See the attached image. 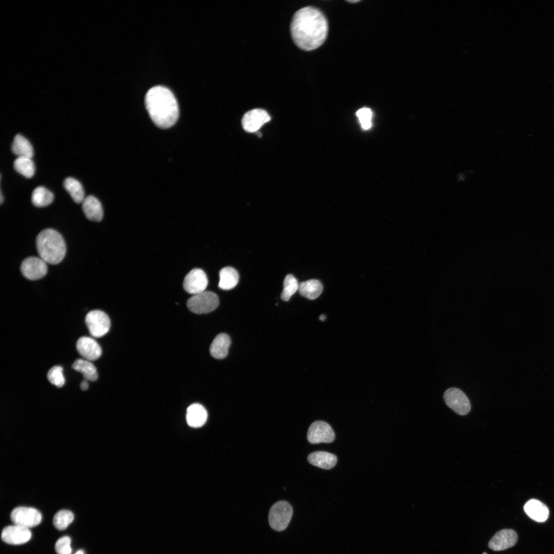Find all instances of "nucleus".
Here are the masks:
<instances>
[{"label":"nucleus","mask_w":554,"mask_h":554,"mask_svg":"<svg viewBox=\"0 0 554 554\" xmlns=\"http://www.w3.org/2000/svg\"><path fill=\"white\" fill-rule=\"evenodd\" d=\"M328 31L327 19L323 13L313 6L303 7L294 14L290 24L292 38L305 51H311L325 41Z\"/></svg>","instance_id":"1"},{"label":"nucleus","mask_w":554,"mask_h":554,"mask_svg":"<svg viewBox=\"0 0 554 554\" xmlns=\"http://www.w3.org/2000/svg\"><path fill=\"white\" fill-rule=\"evenodd\" d=\"M145 104L151 119L159 128H170L179 118L177 101L166 87L157 86L150 89L145 95Z\"/></svg>","instance_id":"2"},{"label":"nucleus","mask_w":554,"mask_h":554,"mask_svg":"<svg viewBox=\"0 0 554 554\" xmlns=\"http://www.w3.org/2000/svg\"><path fill=\"white\" fill-rule=\"evenodd\" d=\"M36 246L40 258L47 263L57 264L63 260L66 254V247L63 238L52 229H46L38 233Z\"/></svg>","instance_id":"3"},{"label":"nucleus","mask_w":554,"mask_h":554,"mask_svg":"<svg viewBox=\"0 0 554 554\" xmlns=\"http://www.w3.org/2000/svg\"><path fill=\"white\" fill-rule=\"evenodd\" d=\"M292 513V508L289 503L285 501L277 502L271 506L269 512L270 526L277 531L285 530L290 523Z\"/></svg>","instance_id":"4"},{"label":"nucleus","mask_w":554,"mask_h":554,"mask_svg":"<svg viewBox=\"0 0 554 554\" xmlns=\"http://www.w3.org/2000/svg\"><path fill=\"white\" fill-rule=\"evenodd\" d=\"M219 304V298L215 293L204 291L190 298L187 302V307L194 313L205 314L215 310Z\"/></svg>","instance_id":"5"},{"label":"nucleus","mask_w":554,"mask_h":554,"mask_svg":"<svg viewBox=\"0 0 554 554\" xmlns=\"http://www.w3.org/2000/svg\"><path fill=\"white\" fill-rule=\"evenodd\" d=\"M89 333L94 338H100L106 334L110 327V320L104 311L93 310L89 311L85 319Z\"/></svg>","instance_id":"6"},{"label":"nucleus","mask_w":554,"mask_h":554,"mask_svg":"<svg viewBox=\"0 0 554 554\" xmlns=\"http://www.w3.org/2000/svg\"><path fill=\"white\" fill-rule=\"evenodd\" d=\"M443 398L446 405L459 415H466L471 409L468 397L458 388L451 387L446 390Z\"/></svg>","instance_id":"7"},{"label":"nucleus","mask_w":554,"mask_h":554,"mask_svg":"<svg viewBox=\"0 0 554 554\" xmlns=\"http://www.w3.org/2000/svg\"><path fill=\"white\" fill-rule=\"evenodd\" d=\"M10 518L15 525L29 528L38 525L42 517L36 509L22 506L15 508L11 513Z\"/></svg>","instance_id":"8"},{"label":"nucleus","mask_w":554,"mask_h":554,"mask_svg":"<svg viewBox=\"0 0 554 554\" xmlns=\"http://www.w3.org/2000/svg\"><path fill=\"white\" fill-rule=\"evenodd\" d=\"M307 437L308 441L312 444L331 443L335 439V433L327 423L316 421L310 426Z\"/></svg>","instance_id":"9"},{"label":"nucleus","mask_w":554,"mask_h":554,"mask_svg":"<svg viewBox=\"0 0 554 554\" xmlns=\"http://www.w3.org/2000/svg\"><path fill=\"white\" fill-rule=\"evenodd\" d=\"M21 271L23 275L30 280L43 278L47 272V263L41 258L29 256L22 262Z\"/></svg>","instance_id":"10"},{"label":"nucleus","mask_w":554,"mask_h":554,"mask_svg":"<svg viewBox=\"0 0 554 554\" xmlns=\"http://www.w3.org/2000/svg\"><path fill=\"white\" fill-rule=\"evenodd\" d=\"M208 283L205 272L201 269L194 268L185 277L183 287L186 292L194 295L205 291Z\"/></svg>","instance_id":"11"},{"label":"nucleus","mask_w":554,"mask_h":554,"mask_svg":"<svg viewBox=\"0 0 554 554\" xmlns=\"http://www.w3.org/2000/svg\"><path fill=\"white\" fill-rule=\"evenodd\" d=\"M271 117L268 112L262 109L255 108L247 111L242 120L244 129L248 132L259 130L265 124L269 122Z\"/></svg>","instance_id":"12"},{"label":"nucleus","mask_w":554,"mask_h":554,"mask_svg":"<svg viewBox=\"0 0 554 554\" xmlns=\"http://www.w3.org/2000/svg\"><path fill=\"white\" fill-rule=\"evenodd\" d=\"M31 537L29 528L17 525L5 527L2 532L1 539L4 542L12 545H20L28 542Z\"/></svg>","instance_id":"13"},{"label":"nucleus","mask_w":554,"mask_h":554,"mask_svg":"<svg viewBox=\"0 0 554 554\" xmlns=\"http://www.w3.org/2000/svg\"><path fill=\"white\" fill-rule=\"evenodd\" d=\"M518 541L516 532L511 529H504L495 533L488 543V547L494 551H500L513 546Z\"/></svg>","instance_id":"14"},{"label":"nucleus","mask_w":554,"mask_h":554,"mask_svg":"<svg viewBox=\"0 0 554 554\" xmlns=\"http://www.w3.org/2000/svg\"><path fill=\"white\" fill-rule=\"evenodd\" d=\"M76 348L82 357L90 361L98 359L102 352L98 343L88 337L80 338L76 342Z\"/></svg>","instance_id":"15"},{"label":"nucleus","mask_w":554,"mask_h":554,"mask_svg":"<svg viewBox=\"0 0 554 554\" xmlns=\"http://www.w3.org/2000/svg\"><path fill=\"white\" fill-rule=\"evenodd\" d=\"M82 210L86 217L93 221H100L103 216V209L101 202L95 196L90 195L84 199Z\"/></svg>","instance_id":"16"},{"label":"nucleus","mask_w":554,"mask_h":554,"mask_svg":"<svg viewBox=\"0 0 554 554\" xmlns=\"http://www.w3.org/2000/svg\"><path fill=\"white\" fill-rule=\"evenodd\" d=\"M207 419V411L201 404L194 403L187 408L186 421L190 426L195 428L201 427L205 423Z\"/></svg>","instance_id":"17"},{"label":"nucleus","mask_w":554,"mask_h":554,"mask_svg":"<svg viewBox=\"0 0 554 554\" xmlns=\"http://www.w3.org/2000/svg\"><path fill=\"white\" fill-rule=\"evenodd\" d=\"M525 513L532 519L537 522L545 521L549 516L547 507L539 500L532 499L524 505Z\"/></svg>","instance_id":"18"},{"label":"nucleus","mask_w":554,"mask_h":554,"mask_svg":"<svg viewBox=\"0 0 554 554\" xmlns=\"http://www.w3.org/2000/svg\"><path fill=\"white\" fill-rule=\"evenodd\" d=\"M230 344L231 340L229 336L226 333H220L215 337L211 344L209 348L210 353L215 359H224L228 354Z\"/></svg>","instance_id":"19"},{"label":"nucleus","mask_w":554,"mask_h":554,"mask_svg":"<svg viewBox=\"0 0 554 554\" xmlns=\"http://www.w3.org/2000/svg\"><path fill=\"white\" fill-rule=\"evenodd\" d=\"M308 461L314 466L324 469H330L337 464V457L329 452L318 451L309 454Z\"/></svg>","instance_id":"20"},{"label":"nucleus","mask_w":554,"mask_h":554,"mask_svg":"<svg viewBox=\"0 0 554 554\" xmlns=\"http://www.w3.org/2000/svg\"><path fill=\"white\" fill-rule=\"evenodd\" d=\"M12 152L17 157L32 159L34 154L33 147L30 142L21 134H16L11 145Z\"/></svg>","instance_id":"21"},{"label":"nucleus","mask_w":554,"mask_h":554,"mask_svg":"<svg viewBox=\"0 0 554 554\" xmlns=\"http://www.w3.org/2000/svg\"><path fill=\"white\" fill-rule=\"evenodd\" d=\"M220 282L219 287L223 290H230L237 285L239 275L234 268L231 267L223 268L219 272Z\"/></svg>","instance_id":"22"},{"label":"nucleus","mask_w":554,"mask_h":554,"mask_svg":"<svg viewBox=\"0 0 554 554\" xmlns=\"http://www.w3.org/2000/svg\"><path fill=\"white\" fill-rule=\"evenodd\" d=\"M323 289V286L320 281L312 279L301 282L299 285L298 290L302 296L314 300L321 294Z\"/></svg>","instance_id":"23"},{"label":"nucleus","mask_w":554,"mask_h":554,"mask_svg":"<svg viewBox=\"0 0 554 554\" xmlns=\"http://www.w3.org/2000/svg\"><path fill=\"white\" fill-rule=\"evenodd\" d=\"M63 186L75 203L80 204L83 202L85 198V191L78 181L73 177H68L64 181Z\"/></svg>","instance_id":"24"},{"label":"nucleus","mask_w":554,"mask_h":554,"mask_svg":"<svg viewBox=\"0 0 554 554\" xmlns=\"http://www.w3.org/2000/svg\"><path fill=\"white\" fill-rule=\"evenodd\" d=\"M72 368L81 372L84 379L87 380L95 381L98 378L96 368L90 361L81 359H77L73 363Z\"/></svg>","instance_id":"25"},{"label":"nucleus","mask_w":554,"mask_h":554,"mask_svg":"<svg viewBox=\"0 0 554 554\" xmlns=\"http://www.w3.org/2000/svg\"><path fill=\"white\" fill-rule=\"evenodd\" d=\"M53 199V193L43 186L35 188L31 195L32 203L37 207H44L49 205Z\"/></svg>","instance_id":"26"},{"label":"nucleus","mask_w":554,"mask_h":554,"mask_svg":"<svg viewBox=\"0 0 554 554\" xmlns=\"http://www.w3.org/2000/svg\"><path fill=\"white\" fill-rule=\"evenodd\" d=\"M14 169L27 178H31L35 173L34 162L31 158L17 157L13 163Z\"/></svg>","instance_id":"27"},{"label":"nucleus","mask_w":554,"mask_h":554,"mask_svg":"<svg viewBox=\"0 0 554 554\" xmlns=\"http://www.w3.org/2000/svg\"><path fill=\"white\" fill-rule=\"evenodd\" d=\"M299 285L297 280L292 274H287L284 280V288L281 294V299L284 301H289L298 290Z\"/></svg>","instance_id":"28"},{"label":"nucleus","mask_w":554,"mask_h":554,"mask_svg":"<svg viewBox=\"0 0 554 554\" xmlns=\"http://www.w3.org/2000/svg\"><path fill=\"white\" fill-rule=\"evenodd\" d=\"M74 515L68 510H61L54 515L53 524L55 527L59 530L65 529L73 521Z\"/></svg>","instance_id":"29"},{"label":"nucleus","mask_w":554,"mask_h":554,"mask_svg":"<svg viewBox=\"0 0 554 554\" xmlns=\"http://www.w3.org/2000/svg\"><path fill=\"white\" fill-rule=\"evenodd\" d=\"M63 370V368L61 366L52 367L47 373V379L52 384L57 387H62L65 382Z\"/></svg>","instance_id":"30"},{"label":"nucleus","mask_w":554,"mask_h":554,"mask_svg":"<svg viewBox=\"0 0 554 554\" xmlns=\"http://www.w3.org/2000/svg\"><path fill=\"white\" fill-rule=\"evenodd\" d=\"M356 115L359 118L361 127L367 130L371 127L372 112L370 108L364 107L358 110Z\"/></svg>","instance_id":"31"},{"label":"nucleus","mask_w":554,"mask_h":554,"mask_svg":"<svg viewBox=\"0 0 554 554\" xmlns=\"http://www.w3.org/2000/svg\"><path fill=\"white\" fill-rule=\"evenodd\" d=\"M71 539L68 536H64L60 538L56 542L55 549L57 554H70L71 548L70 547Z\"/></svg>","instance_id":"32"},{"label":"nucleus","mask_w":554,"mask_h":554,"mask_svg":"<svg viewBox=\"0 0 554 554\" xmlns=\"http://www.w3.org/2000/svg\"><path fill=\"white\" fill-rule=\"evenodd\" d=\"M88 380L84 379L80 384V388L83 390H86L88 388Z\"/></svg>","instance_id":"33"},{"label":"nucleus","mask_w":554,"mask_h":554,"mask_svg":"<svg viewBox=\"0 0 554 554\" xmlns=\"http://www.w3.org/2000/svg\"><path fill=\"white\" fill-rule=\"evenodd\" d=\"M0 194H1L0 195V202H1V204H2V203L3 202V201H4V197H3V195L2 191L1 189Z\"/></svg>","instance_id":"34"},{"label":"nucleus","mask_w":554,"mask_h":554,"mask_svg":"<svg viewBox=\"0 0 554 554\" xmlns=\"http://www.w3.org/2000/svg\"><path fill=\"white\" fill-rule=\"evenodd\" d=\"M325 319H326V317L324 315H321L320 316V320H321V321H324L325 320Z\"/></svg>","instance_id":"35"},{"label":"nucleus","mask_w":554,"mask_h":554,"mask_svg":"<svg viewBox=\"0 0 554 554\" xmlns=\"http://www.w3.org/2000/svg\"><path fill=\"white\" fill-rule=\"evenodd\" d=\"M359 1H347V2L351 3H357V2H359Z\"/></svg>","instance_id":"36"},{"label":"nucleus","mask_w":554,"mask_h":554,"mask_svg":"<svg viewBox=\"0 0 554 554\" xmlns=\"http://www.w3.org/2000/svg\"><path fill=\"white\" fill-rule=\"evenodd\" d=\"M75 554H84V553L82 550H79L77 551Z\"/></svg>","instance_id":"37"},{"label":"nucleus","mask_w":554,"mask_h":554,"mask_svg":"<svg viewBox=\"0 0 554 554\" xmlns=\"http://www.w3.org/2000/svg\"><path fill=\"white\" fill-rule=\"evenodd\" d=\"M482 554H487V552H483V553Z\"/></svg>","instance_id":"38"}]
</instances>
